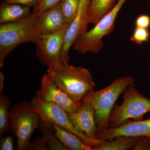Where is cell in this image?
I'll use <instances>...</instances> for the list:
<instances>
[{
	"label": "cell",
	"mask_w": 150,
	"mask_h": 150,
	"mask_svg": "<svg viewBox=\"0 0 150 150\" xmlns=\"http://www.w3.org/2000/svg\"><path fill=\"white\" fill-rule=\"evenodd\" d=\"M47 73L76 102H81L96 86L91 73L82 66L75 67L59 63L48 67Z\"/></svg>",
	"instance_id": "obj_1"
},
{
	"label": "cell",
	"mask_w": 150,
	"mask_h": 150,
	"mask_svg": "<svg viewBox=\"0 0 150 150\" xmlns=\"http://www.w3.org/2000/svg\"><path fill=\"white\" fill-rule=\"evenodd\" d=\"M134 83L135 80L130 76L118 78L105 88L96 91L93 90L85 97L82 101L94 109L97 134L109 128L110 114L115 102L126 88Z\"/></svg>",
	"instance_id": "obj_2"
},
{
	"label": "cell",
	"mask_w": 150,
	"mask_h": 150,
	"mask_svg": "<svg viewBox=\"0 0 150 150\" xmlns=\"http://www.w3.org/2000/svg\"><path fill=\"white\" fill-rule=\"evenodd\" d=\"M37 15L32 13L19 21L0 25V68L4 61L17 46L26 42L35 43L38 37L35 32Z\"/></svg>",
	"instance_id": "obj_3"
},
{
	"label": "cell",
	"mask_w": 150,
	"mask_h": 150,
	"mask_svg": "<svg viewBox=\"0 0 150 150\" xmlns=\"http://www.w3.org/2000/svg\"><path fill=\"white\" fill-rule=\"evenodd\" d=\"M40 120L39 115L33 110L30 102L22 101L12 106L9 113L8 131L16 137L17 150H25Z\"/></svg>",
	"instance_id": "obj_4"
},
{
	"label": "cell",
	"mask_w": 150,
	"mask_h": 150,
	"mask_svg": "<svg viewBox=\"0 0 150 150\" xmlns=\"http://www.w3.org/2000/svg\"><path fill=\"white\" fill-rule=\"evenodd\" d=\"M123 102L115 105L110 114L109 128H115L132 119L142 120L144 115L150 112V99L138 91L134 83L123 92Z\"/></svg>",
	"instance_id": "obj_5"
},
{
	"label": "cell",
	"mask_w": 150,
	"mask_h": 150,
	"mask_svg": "<svg viewBox=\"0 0 150 150\" xmlns=\"http://www.w3.org/2000/svg\"><path fill=\"white\" fill-rule=\"evenodd\" d=\"M126 0H118L110 12L100 19L93 28L86 32L75 42L73 49L81 54H97L103 48V38L113 31L115 20Z\"/></svg>",
	"instance_id": "obj_6"
},
{
	"label": "cell",
	"mask_w": 150,
	"mask_h": 150,
	"mask_svg": "<svg viewBox=\"0 0 150 150\" xmlns=\"http://www.w3.org/2000/svg\"><path fill=\"white\" fill-rule=\"evenodd\" d=\"M30 104L33 110L39 115L40 120L71 132L91 147L92 150L100 143V140L89 139L78 131L70 121L68 112L60 105L53 103L42 101L35 97L31 99Z\"/></svg>",
	"instance_id": "obj_7"
},
{
	"label": "cell",
	"mask_w": 150,
	"mask_h": 150,
	"mask_svg": "<svg viewBox=\"0 0 150 150\" xmlns=\"http://www.w3.org/2000/svg\"><path fill=\"white\" fill-rule=\"evenodd\" d=\"M69 26L38 38L35 43L36 56L43 65L51 67L61 62L65 33Z\"/></svg>",
	"instance_id": "obj_8"
},
{
	"label": "cell",
	"mask_w": 150,
	"mask_h": 150,
	"mask_svg": "<svg viewBox=\"0 0 150 150\" xmlns=\"http://www.w3.org/2000/svg\"><path fill=\"white\" fill-rule=\"evenodd\" d=\"M35 97L42 101L56 103L69 112L77 111L82 102L75 101L51 79L47 73L42 77L40 88L35 93Z\"/></svg>",
	"instance_id": "obj_9"
},
{
	"label": "cell",
	"mask_w": 150,
	"mask_h": 150,
	"mask_svg": "<svg viewBox=\"0 0 150 150\" xmlns=\"http://www.w3.org/2000/svg\"><path fill=\"white\" fill-rule=\"evenodd\" d=\"M89 3L90 0H80L77 13L65 33L60 63L69 64L70 48L78 39L88 31L87 11Z\"/></svg>",
	"instance_id": "obj_10"
},
{
	"label": "cell",
	"mask_w": 150,
	"mask_h": 150,
	"mask_svg": "<svg viewBox=\"0 0 150 150\" xmlns=\"http://www.w3.org/2000/svg\"><path fill=\"white\" fill-rule=\"evenodd\" d=\"M121 137L150 138V118L145 120L128 121L118 127L108 128L97 134L95 139L99 140H111Z\"/></svg>",
	"instance_id": "obj_11"
},
{
	"label": "cell",
	"mask_w": 150,
	"mask_h": 150,
	"mask_svg": "<svg viewBox=\"0 0 150 150\" xmlns=\"http://www.w3.org/2000/svg\"><path fill=\"white\" fill-rule=\"evenodd\" d=\"M67 25L60 2L49 8L37 16L35 32L38 38L41 35L58 31Z\"/></svg>",
	"instance_id": "obj_12"
},
{
	"label": "cell",
	"mask_w": 150,
	"mask_h": 150,
	"mask_svg": "<svg viewBox=\"0 0 150 150\" xmlns=\"http://www.w3.org/2000/svg\"><path fill=\"white\" fill-rule=\"evenodd\" d=\"M68 112L73 126L81 134L89 139H95L98 128L94 118V109L87 103L82 101L77 111Z\"/></svg>",
	"instance_id": "obj_13"
},
{
	"label": "cell",
	"mask_w": 150,
	"mask_h": 150,
	"mask_svg": "<svg viewBox=\"0 0 150 150\" xmlns=\"http://www.w3.org/2000/svg\"><path fill=\"white\" fill-rule=\"evenodd\" d=\"M30 8L20 4L1 3L0 6L1 24L23 19L31 13Z\"/></svg>",
	"instance_id": "obj_14"
},
{
	"label": "cell",
	"mask_w": 150,
	"mask_h": 150,
	"mask_svg": "<svg viewBox=\"0 0 150 150\" xmlns=\"http://www.w3.org/2000/svg\"><path fill=\"white\" fill-rule=\"evenodd\" d=\"M118 0H90L87 11L88 24L93 26L115 7Z\"/></svg>",
	"instance_id": "obj_15"
},
{
	"label": "cell",
	"mask_w": 150,
	"mask_h": 150,
	"mask_svg": "<svg viewBox=\"0 0 150 150\" xmlns=\"http://www.w3.org/2000/svg\"><path fill=\"white\" fill-rule=\"evenodd\" d=\"M48 124L54 131L56 137L60 142L68 149L92 150L91 147L87 145L80 138L75 134L54 124Z\"/></svg>",
	"instance_id": "obj_16"
},
{
	"label": "cell",
	"mask_w": 150,
	"mask_h": 150,
	"mask_svg": "<svg viewBox=\"0 0 150 150\" xmlns=\"http://www.w3.org/2000/svg\"><path fill=\"white\" fill-rule=\"evenodd\" d=\"M141 137H121L115 138L111 142L101 140L93 150H127L134 149Z\"/></svg>",
	"instance_id": "obj_17"
},
{
	"label": "cell",
	"mask_w": 150,
	"mask_h": 150,
	"mask_svg": "<svg viewBox=\"0 0 150 150\" xmlns=\"http://www.w3.org/2000/svg\"><path fill=\"white\" fill-rule=\"evenodd\" d=\"M38 129L46 139L49 150H69L60 142L54 131L47 123L40 120Z\"/></svg>",
	"instance_id": "obj_18"
},
{
	"label": "cell",
	"mask_w": 150,
	"mask_h": 150,
	"mask_svg": "<svg viewBox=\"0 0 150 150\" xmlns=\"http://www.w3.org/2000/svg\"><path fill=\"white\" fill-rule=\"evenodd\" d=\"M11 101L5 95H0V136L8 131V117Z\"/></svg>",
	"instance_id": "obj_19"
},
{
	"label": "cell",
	"mask_w": 150,
	"mask_h": 150,
	"mask_svg": "<svg viewBox=\"0 0 150 150\" xmlns=\"http://www.w3.org/2000/svg\"><path fill=\"white\" fill-rule=\"evenodd\" d=\"M60 3L66 22L69 25L77 13L80 0H62Z\"/></svg>",
	"instance_id": "obj_20"
},
{
	"label": "cell",
	"mask_w": 150,
	"mask_h": 150,
	"mask_svg": "<svg viewBox=\"0 0 150 150\" xmlns=\"http://www.w3.org/2000/svg\"><path fill=\"white\" fill-rule=\"evenodd\" d=\"M149 38L150 33L148 29L136 27L130 40L137 45H141L145 42H148Z\"/></svg>",
	"instance_id": "obj_21"
},
{
	"label": "cell",
	"mask_w": 150,
	"mask_h": 150,
	"mask_svg": "<svg viewBox=\"0 0 150 150\" xmlns=\"http://www.w3.org/2000/svg\"><path fill=\"white\" fill-rule=\"evenodd\" d=\"M25 150H48V144L44 137H37L33 142H30Z\"/></svg>",
	"instance_id": "obj_22"
},
{
	"label": "cell",
	"mask_w": 150,
	"mask_h": 150,
	"mask_svg": "<svg viewBox=\"0 0 150 150\" xmlns=\"http://www.w3.org/2000/svg\"><path fill=\"white\" fill-rule=\"evenodd\" d=\"M62 0H41L37 5L34 7L33 12L37 16L47 9L56 5Z\"/></svg>",
	"instance_id": "obj_23"
},
{
	"label": "cell",
	"mask_w": 150,
	"mask_h": 150,
	"mask_svg": "<svg viewBox=\"0 0 150 150\" xmlns=\"http://www.w3.org/2000/svg\"><path fill=\"white\" fill-rule=\"evenodd\" d=\"M136 27L148 29L150 27V16L147 14H142L137 17L135 21Z\"/></svg>",
	"instance_id": "obj_24"
},
{
	"label": "cell",
	"mask_w": 150,
	"mask_h": 150,
	"mask_svg": "<svg viewBox=\"0 0 150 150\" xmlns=\"http://www.w3.org/2000/svg\"><path fill=\"white\" fill-rule=\"evenodd\" d=\"M14 139L9 137H1L0 140V150H13Z\"/></svg>",
	"instance_id": "obj_25"
},
{
	"label": "cell",
	"mask_w": 150,
	"mask_h": 150,
	"mask_svg": "<svg viewBox=\"0 0 150 150\" xmlns=\"http://www.w3.org/2000/svg\"><path fill=\"white\" fill-rule=\"evenodd\" d=\"M41 0H4L1 3L18 4L28 6L35 7L41 1Z\"/></svg>",
	"instance_id": "obj_26"
},
{
	"label": "cell",
	"mask_w": 150,
	"mask_h": 150,
	"mask_svg": "<svg viewBox=\"0 0 150 150\" xmlns=\"http://www.w3.org/2000/svg\"><path fill=\"white\" fill-rule=\"evenodd\" d=\"M134 150H150V138L142 137L140 138L138 144L133 149Z\"/></svg>",
	"instance_id": "obj_27"
},
{
	"label": "cell",
	"mask_w": 150,
	"mask_h": 150,
	"mask_svg": "<svg viewBox=\"0 0 150 150\" xmlns=\"http://www.w3.org/2000/svg\"><path fill=\"white\" fill-rule=\"evenodd\" d=\"M4 76L1 72H0V95H1L4 89Z\"/></svg>",
	"instance_id": "obj_28"
},
{
	"label": "cell",
	"mask_w": 150,
	"mask_h": 150,
	"mask_svg": "<svg viewBox=\"0 0 150 150\" xmlns=\"http://www.w3.org/2000/svg\"><path fill=\"white\" fill-rule=\"evenodd\" d=\"M149 4H150V0H149Z\"/></svg>",
	"instance_id": "obj_29"
}]
</instances>
